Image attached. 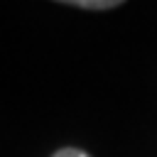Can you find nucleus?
Instances as JSON below:
<instances>
[{
    "instance_id": "nucleus-1",
    "label": "nucleus",
    "mask_w": 157,
    "mask_h": 157,
    "mask_svg": "<svg viewBox=\"0 0 157 157\" xmlns=\"http://www.w3.org/2000/svg\"><path fill=\"white\" fill-rule=\"evenodd\" d=\"M69 5L81 7V10H113L120 5V0H74Z\"/></svg>"
},
{
    "instance_id": "nucleus-2",
    "label": "nucleus",
    "mask_w": 157,
    "mask_h": 157,
    "mask_svg": "<svg viewBox=\"0 0 157 157\" xmlns=\"http://www.w3.org/2000/svg\"><path fill=\"white\" fill-rule=\"evenodd\" d=\"M52 157H91V155L83 152V150H76V147H61V150L54 152Z\"/></svg>"
}]
</instances>
